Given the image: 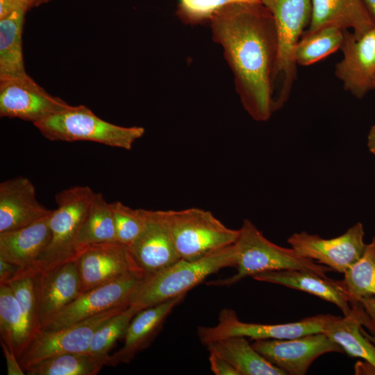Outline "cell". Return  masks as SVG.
Here are the masks:
<instances>
[{
	"mask_svg": "<svg viewBox=\"0 0 375 375\" xmlns=\"http://www.w3.org/2000/svg\"><path fill=\"white\" fill-rule=\"evenodd\" d=\"M2 351L6 358L8 375H24L25 372L21 367L19 359L12 349L1 340Z\"/></svg>",
	"mask_w": 375,
	"mask_h": 375,
	"instance_id": "74e56055",
	"label": "cell"
},
{
	"mask_svg": "<svg viewBox=\"0 0 375 375\" xmlns=\"http://www.w3.org/2000/svg\"><path fill=\"white\" fill-rule=\"evenodd\" d=\"M50 216L22 228L0 233V258L21 269L33 266L51 240Z\"/></svg>",
	"mask_w": 375,
	"mask_h": 375,
	"instance_id": "7402d4cb",
	"label": "cell"
},
{
	"mask_svg": "<svg viewBox=\"0 0 375 375\" xmlns=\"http://www.w3.org/2000/svg\"><path fill=\"white\" fill-rule=\"evenodd\" d=\"M26 13L15 11L0 19V80L28 75L22 51Z\"/></svg>",
	"mask_w": 375,
	"mask_h": 375,
	"instance_id": "d4e9b609",
	"label": "cell"
},
{
	"mask_svg": "<svg viewBox=\"0 0 375 375\" xmlns=\"http://www.w3.org/2000/svg\"><path fill=\"white\" fill-rule=\"evenodd\" d=\"M53 211L38 201L28 178L17 176L0 183V233L29 226Z\"/></svg>",
	"mask_w": 375,
	"mask_h": 375,
	"instance_id": "ac0fdd59",
	"label": "cell"
},
{
	"mask_svg": "<svg viewBox=\"0 0 375 375\" xmlns=\"http://www.w3.org/2000/svg\"><path fill=\"white\" fill-rule=\"evenodd\" d=\"M94 193L88 186L77 185L56 194L57 208L49 218L51 240L33 265L19 268L16 275H35L77 260L84 249L78 236Z\"/></svg>",
	"mask_w": 375,
	"mask_h": 375,
	"instance_id": "7a4b0ae2",
	"label": "cell"
},
{
	"mask_svg": "<svg viewBox=\"0 0 375 375\" xmlns=\"http://www.w3.org/2000/svg\"><path fill=\"white\" fill-rule=\"evenodd\" d=\"M261 0H178L177 15L185 24L196 25L210 20L219 10L235 3H259Z\"/></svg>",
	"mask_w": 375,
	"mask_h": 375,
	"instance_id": "836d02e7",
	"label": "cell"
},
{
	"mask_svg": "<svg viewBox=\"0 0 375 375\" xmlns=\"http://www.w3.org/2000/svg\"><path fill=\"white\" fill-rule=\"evenodd\" d=\"M128 248L145 276L180 260L172 235L169 210H147L144 226Z\"/></svg>",
	"mask_w": 375,
	"mask_h": 375,
	"instance_id": "9a60e30c",
	"label": "cell"
},
{
	"mask_svg": "<svg viewBox=\"0 0 375 375\" xmlns=\"http://www.w3.org/2000/svg\"><path fill=\"white\" fill-rule=\"evenodd\" d=\"M33 125L51 141H90L126 150L145 133L142 126H122L105 121L84 105L72 106Z\"/></svg>",
	"mask_w": 375,
	"mask_h": 375,
	"instance_id": "5b68a950",
	"label": "cell"
},
{
	"mask_svg": "<svg viewBox=\"0 0 375 375\" xmlns=\"http://www.w3.org/2000/svg\"><path fill=\"white\" fill-rule=\"evenodd\" d=\"M114 241L116 233L111 205L101 193L94 192L78 233V245L85 249L93 244Z\"/></svg>",
	"mask_w": 375,
	"mask_h": 375,
	"instance_id": "83f0119b",
	"label": "cell"
},
{
	"mask_svg": "<svg viewBox=\"0 0 375 375\" xmlns=\"http://www.w3.org/2000/svg\"><path fill=\"white\" fill-rule=\"evenodd\" d=\"M344 317L333 315L326 322L324 333L339 344L349 356L363 359L375 372V345L363 333L360 312L354 302Z\"/></svg>",
	"mask_w": 375,
	"mask_h": 375,
	"instance_id": "603a6c76",
	"label": "cell"
},
{
	"mask_svg": "<svg viewBox=\"0 0 375 375\" xmlns=\"http://www.w3.org/2000/svg\"><path fill=\"white\" fill-rule=\"evenodd\" d=\"M340 283L350 302L375 297V237L367 244L358 260L346 271Z\"/></svg>",
	"mask_w": 375,
	"mask_h": 375,
	"instance_id": "f546056e",
	"label": "cell"
},
{
	"mask_svg": "<svg viewBox=\"0 0 375 375\" xmlns=\"http://www.w3.org/2000/svg\"><path fill=\"white\" fill-rule=\"evenodd\" d=\"M139 307L131 304L103 323L94 333L89 351L108 354L116 342L124 338L127 328L135 315L140 311Z\"/></svg>",
	"mask_w": 375,
	"mask_h": 375,
	"instance_id": "4dcf8cb0",
	"label": "cell"
},
{
	"mask_svg": "<svg viewBox=\"0 0 375 375\" xmlns=\"http://www.w3.org/2000/svg\"><path fill=\"white\" fill-rule=\"evenodd\" d=\"M367 147L375 155V124L370 128L367 135Z\"/></svg>",
	"mask_w": 375,
	"mask_h": 375,
	"instance_id": "ab89813d",
	"label": "cell"
},
{
	"mask_svg": "<svg viewBox=\"0 0 375 375\" xmlns=\"http://www.w3.org/2000/svg\"><path fill=\"white\" fill-rule=\"evenodd\" d=\"M32 276L43 330L53 317L81 294L77 262L72 261Z\"/></svg>",
	"mask_w": 375,
	"mask_h": 375,
	"instance_id": "e0dca14e",
	"label": "cell"
},
{
	"mask_svg": "<svg viewBox=\"0 0 375 375\" xmlns=\"http://www.w3.org/2000/svg\"><path fill=\"white\" fill-rule=\"evenodd\" d=\"M144 276L129 274L83 293L53 317L43 330H56L119 307H128Z\"/></svg>",
	"mask_w": 375,
	"mask_h": 375,
	"instance_id": "8fae6325",
	"label": "cell"
},
{
	"mask_svg": "<svg viewBox=\"0 0 375 375\" xmlns=\"http://www.w3.org/2000/svg\"><path fill=\"white\" fill-rule=\"evenodd\" d=\"M237 273L208 284L231 285L247 276L256 274L288 269H304L327 277L331 268L299 255L292 248L280 247L267 240L249 220L244 219L234 243Z\"/></svg>",
	"mask_w": 375,
	"mask_h": 375,
	"instance_id": "277c9868",
	"label": "cell"
},
{
	"mask_svg": "<svg viewBox=\"0 0 375 375\" xmlns=\"http://www.w3.org/2000/svg\"><path fill=\"white\" fill-rule=\"evenodd\" d=\"M20 267L0 258V283H6L17 274Z\"/></svg>",
	"mask_w": 375,
	"mask_h": 375,
	"instance_id": "f35d334b",
	"label": "cell"
},
{
	"mask_svg": "<svg viewBox=\"0 0 375 375\" xmlns=\"http://www.w3.org/2000/svg\"><path fill=\"white\" fill-rule=\"evenodd\" d=\"M251 277L259 281L281 285L316 296L335 304L344 315H348L351 310L349 297L340 281L324 277L308 270L297 269L268 271Z\"/></svg>",
	"mask_w": 375,
	"mask_h": 375,
	"instance_id": "ffe728a7",
	"label": "cell"
},
{
	"mask_svg": "<svg viewBox=\"0 0 375 375\" xmlns=\"http://www.w3.org/2000/svg\"><path fill=\"white\" fill-rule=\"evenodd\" d=\"M271 12L277 38L276 78L280 77L281 86L276 96V110L288 99L297 78L295 51L306 25H309L311 0H261Z\"/></svg>",
	"mask_w": 375,
	"mask_h": 375,
	"instance_id": "8992f818",
	"label": "cell"
},
{
	"mask_svg": "<svg viewBox=\"0 0 375 375\" xmlns=\"http://www.w3.org/2000/svg\"><path fill=\"white\" fill-rule=\"evenodd\" d=\"M6 283L10 285L19 302L31 342L42 331L35 296L34 276L19 274Z\"/></svg>",
	"mask_w": 375,
	"mask_h": 375,
	"instance_id": "1f68e13d",
	"label": "cell"
},
{
	"mask_svg": "<svg viewBox=\"0 0 375 375\" xmlns=\"http://www.w3.org/2000/svg\"><path fill=\"white\" fill-rule=\"evenodd\" d=\"M72 107L53 96L28 74L0 80V116L35 124Z\"/></svg>",
	"mask_w": 375,
	"mask_h": 375,
	"instance_id": "7c38bea8",
	"label": "cell"
},
{
	"mask_svg": "<svg viewBox=\"0 0 375 375\" xmlns=\"http://www.w3.org/2000/svg\"><path fill=\"white\" fill-rule=\"evenodd\" d=\"M362 1L375 24V0H362Z\"/></svg>",
	"mask_w": 375,
	"mask_h": 375,
	"instance_id": "60d3db41",
	"label": "cell"
},
{
	"mask_svg": "<svg viewBox=\"0 0 375 375\" xmlns=\"http://www.w3.org/2000/svg\"><path fill=\"white\" fill-rule=\"evenodd\" d=\"M33 7H35V0H0V19L15 11L27 12Z\"/></svg>",
	"mask_w": 375,
	"mask_h": 375,
	"instance_id": "d590c367",
	"label": "cell"
},
{
	"mask_svg": "<svg viewBox=\"0 0 375 375\" xmlns=\"http://www.w3.org/2000/svg\"><path fill=\"white\" fill-rule=\"evenodd\" d=\"M51 0H35V6H38L40 4L48 3Z\"/></svg>",
	"mask_w": 375,
	"mask_h": 375,
	"instance_id": "b9f144b4",
	"label": "cell"
},
{
	"mask_svg": "<svg viewBox=\"0 0 375 375\" xmlns=\"http://www.w3.org/2000/svg\"><path fill=\"white\" fill-rule=\"evenodd\" d=\"M208 360L211 371L215 375H239L237 370L225 359L209 353Z\"/></svg>",
	"mask_w": 375,
	"mask_h": 375,
	"instance_id": "8d00e7d4",
	"label": "cell"
},
{
	"mask_svg": "<svg viewBox=\"0 0 375 375\" xmlns=\"http://www.w3.org/2000/svg\"><path fill=\"white\" fill-rule=\"evenodd\" d=\"M212 37L224 51L241 103L257 122L276 110L277 38L273 17L261 3H235L219 10L209 21Z\"/></svg>",
	"mask_w": 375,
	"mask_h": 375,
	"instance_id": "6da1fadb",
	"label": "cell"
},
{
	"mask_svg": "<svg viewBox=\"0 0 375 375\" xmlns=\"http://www.w3.org/2000/svg\"><path fill=\"white\" fill-rule=\"evenodd\" d=\"M206 347L209 353L228 362L239 375H285L254 349L247 338L228 337L211 342Z\"/></svg>",
	"mask_w": 375,
	"mask_h": 375,
	"instance_id": "cb8c5ba5",
	"label": "cell"
},
{
	"mask_svg": "<svg viewBox=\"0 0 375 375\" xmlns=\"http://www.w3.org/2000/svg\"><path fill=\"white\" fill-rule=\"evenodd\" d=\"M351 302H354L359 310L363 333L375 345V297H364Z\"/></svg>",
	"mask_w": 375,
	"mask_h": 375,
	"instance_id": "e575fe53",
	"label": "cell"
},
{
	"mask_svg": "<svg viewBox=\"0 0 375 375\" xmlns=\"http://www.w3.org/2000/svg\"><path fill=\"white\" fill-rule=\"evenodd\" d=\"M364 235L362 223L357 222L335 238L325 239L303 231L293 233L288 242L301 256L344 274L364 253Z\"/></svg>",
	"mask_w": 375,
	"mask_h": 375,
	"instance_id": "30bf717a",
	"label": "cell"
},
{
	"mask_svg": "<svg viewBox=\"0 0 375 375\" xmlns=\"http://www.w3.org/2000/svg\"><path fill=\"white\" fill-rule=\"evenodd\" d=\"M343 35L335 74L345 90L360 99L375 88V27L359 38L348 30Z\"/></svg>",
	"mask_w": 375,
	"mask_h": 375,
	"instance_id": "2e32d148",
	"label": "cell"
},
{
	"mask_svg": "<svg viewBox=\"0 0 375 375\" xmlns=\"http://www.w3.org/2000/svg\"><path fill=\"white\" fill-rule=\"evenodd\" d=\"M236 265L234 244L195 260L180 259L143 278L133 292L131 304L144 309L187 292L219 270Z\"/></svg>",
	"mask_w": 375,
	"mask_h": 375,
	"instance_id": "3957f363",
	"label": "cell"
},
{
	"mask_svg": "<svg viewBox=\"0 0 375 375\" xmlns=\"http://www.w3.org/2000/svg\"><path fill=\"white\" fill-rule=\"evenodd\" d=\"M343 38V31L333 26L304 33L295 51L297 65L309 66L333 53L340 49Z\"/></svg>",
	"mask_w": 375,
	"mask_h": 375,
	"instance_id": "f1b7e54d",
	"label": "cell"
},
{
	"mask_svg": "<svg viewBox=\"0 0 375 375\" xmlns=\"http://www.w3.org/2000/svg\"><path fill=\"white\" fill-rule=\"evenodd\" d=\"M174 244L181 259L195 260L236 241L239 229L226 226L213 214L198 208L169 210Z\"/></svg>",
	"mask_w": 375,
	"mask_h": 375,
	"instance_id": "52a82bcc",
	"label": "cell"
},
{
	"mask_svg": "<svg viewBox=\"0 0 375 375\" xmlns=\"http://www.w3.org/2000/svg\"><path fill=\"white\" fill-rule=\"evenodd\" d=\"M81 293L129 274L145 277L128 246L117 241L86 247L76 260Z\"/></svg>",
	"mask_w": 375,
	"mask_h": 375,
	"instance_id": "5bb4252c",
	"label": "cell"
},
{
	"mask_svg": "<svg viewBox=\"0 0 375 375\" xmlns=\"http://www.w3.org/2000/svg\"><path fill=\"white\" fill-rule=\"evenodd\" d=\"M126 308L108 310L64 328L42 330L29 342L19 358L21 367L25 372L29 367L56 356L89 351L96 331Z\"/></svg>",
	"mask_w": 375,
	"mask_h": 375,
	"instance_id": "9c48e42d",
	"label": "cell"
},
{
	"mask_svg": "<svg viewBox=\"0 0 375 375\" xmlns=\"http://www.w3.org/2000/svg\"><path fill=\"white\" fill-rule=\"evenodd\" d=\"M312 10L306 33L333 26L351 29L359 38L375 27L362 0H311Z\"/></svg>",
	"mask_w": 375,
	"mask_h": 375,
	"instance_id": "44dd1931",
	"label": "cell"
},
{
	"mask_svg": "<svg viewBox=\"0 0 375 375\" xmlns=\"http://www.w3.org/2000/svg\"><path fill=\"white\" fill-rule=\"evenodd\" d=\"M0 333L19 359L30 339L19 302L8 283H0Z\"/></svg>",
	"mask_w": 375,
	"mask_h": 375,
	"instance_id": "4316f807",
	"label": "cell"
},
{
	"mask_svg": "<svg viewBox=\"0 0 375 375\" xmlns=\"http://www.w3.org/2000/svg\"><path fill=\"white\" fill-rule=\"evenodd\" d=\"M181 295L139 311L131 320L123 347L110 356L108 366L128 363L147 348L159 333L165 320L183 299Z\"/></svg>",
	"mask_w": 375,
	"mask_h": 375,
	"instance_id": "d6986e66",
	"label": "cell"
},
{
	"mask_svg": "<svg viewBox=\"0 0 375 375\" xmlns=\"http://www.w3.org/2000/svg\"><path fill=\"white\" fill-rule=\"evenodd\" d=\"M109 354L88 351L56 356L25 370L28 375H96L109 365Z\"/></svg>",
	"mask_w": 375,
	"mask_h": 375,
	"instance_id": "484cf974",
	"label": "cell"
},
{
	"mask_svg": "<svg viewBox=\"0 0 375 375\" xmlns=\"http://www.w3.org/2000/svg\"><path fill=\"white\" fill-rule=\"evenodd\" d=\"M332 315H317L301 321L281 324L247 323L239 319L236 312L229 308L219 312L218 323L214 326H199L197 335L204 346L208 343L232 336H243L251 340H288L308 334L323 333Z\"/></svg>",
	"mask_w": 375,
	"mask_h": 375,
	"instance_id": "ba28073f",
	"label": "cell"
},
{
	"mask_svg": "<svg viewBox=\"0 0 375 375\" xmlns=\"http://www.w3.org/2000/svg\"><path fill=\"white\" fill-rule=\"evenodd\" d=\"M374 86H375V78H374Z\"/></svg>",
	"mask_w": 375,
	"mask_h": 375,
	"instance_id": "7bdbcfd3",
	"label": "cell"
},
{
	"mask_svg": "<svg viewBox=\"0 0 375 375\" xmlns=\"http://www.w3.org/2000/svg\"><path fill=\"white\" fill-rule=\"evenodd\" d=\"M251 345L285 375H304L319 356L326 353L343 352L342 347L324 333L288 340H258Z\"/></svg>",
	"mask_w": 375,
	"mask_h": 375,
	"instance_id": "4fadbf2b",
	"label": "cell"
},
{
	"mask_svg": "<svg viewBox=\"0 0 375 375\" xmlns=\"http://www.w3.org/2000/svg\"><path fill=\"white\" fill-rule=\"evenodd\" d=\"M115 226L116 241L129 246L142 231L147 210L133 209L120 201L110 203Z\"/></svg>",
	"mask_w": 375,
	"mask_h": 375,
	"instance_id": "d6a6232c",
	"label": "cell"
}]
</instances>
